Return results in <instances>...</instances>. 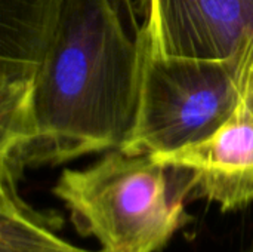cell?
I'll use <instances>...</instances> for the list:
<instances>
[{"label":"cell","instance_id":"1","mask_svg":"<svg viewBox=\"0 0 253 252\" xmlns=\"http://www.w3.org/2000/svg\"><path fill=\"white\" fill-rule=\"evenodd\" d=\"M147 49L136 0H0V175L125 147Z\"/></svg>","mask_w":253,"mask_h":252},{"label":"cell","instance_id":"2","mask_svg":"<svg viewBox=\"0 0 253 252\" xmlns=\"http://www.w3.org/2000/svg\"><path fill=\"white\" fill-rule=\"evenodd\" d=\"M52 193L104 252H160L191 223V171L122 147L84 169H64Z\"/></svg>","mask_w":253,"mask_h":252},{"label":"cell","instance_id":"3","mask_svg":"<svg viewBox=\"0 0 253 252\" xmlns=\"http://www.w3.org/2000/svg\"><path fill=\"white\" fill-rule=\"evenodd\" d=\"M245 83L231 62L147 49L136 125L122 149L165 157L209 140L234 114Z\"/></svg>","mask_w":253,"mask_h":252},{"label":"cell","instance_id":"4","mask_svg":"<svg viewBox=\"0 0 253 252\" xmlns=\"http://www.w3.org/2000/svg\"><path fill=\"white\" fill-rule=\"evenodd\" d=\"M150 52L253 70V0H136Z\"/></svg>","mask_w":253,"mask_h":252},{"label":"cell","instance_id":"5","mask_svg":"<svg viewBox=\"0 0 253 252\" xmlns=\"http://www.w3.org/2000/svg\"><path fill=\"white\" fill-rule=\"evenodd\" d=\"M193 174V198L216 203L222 212L253 203V70L230 120L209 140L157 157Z\"/></svg>","mask_w":253,"mask_h":252},{"label":"cell","instance_id":"6","mask_svg":"<svg viewBox=\"0 0 253 252\" xmlns=\"http://www.w3.org/2000/svg\"><path fill=\"white\" fill-rule=\"evenodd\" d=\"M16 180L0 175V252H104L76 247L56 230L62 218L27 203Z\"/></svg>","mask_w":253,"mask_h":252},{"label":"cell","instance_id":"7","mask_svg":"<svg viewBox=\"0 0 253 252\" xmlns=\"http://www.w3.org/2000/svg\"><path fill=\"white\" fill-rule=\"evenodd\" d=\"M249 252H253V248H252V250H251V251H249Z\"/></svg>","mask_w":253,"mask_h":252}]
</instances>
